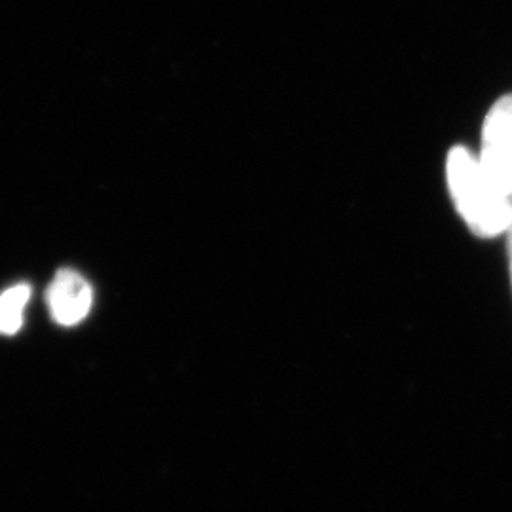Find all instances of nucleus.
Returning <instances> with one entry per match:
<instances>
[{
  "instance_id": "obj_1",
  "label": "nucleus",
  "mask_w": 512,
  "mask_h": 512,
  "mask_svg": "<svg viewBox=\"0 0 512 512\" xmlns=\"http://www.w3.org/2000/svg\"><path fill=\"white\" fill-rule=\"evenodd\" d=\"M446 177L459 215L476 236L495 238L509 232L512 198L490 179L469 148L454 147L450 150Z\"/></svg>"
},
{
  "instance_id": "obj_2",
  "label": "nucleus",
  "mask_w": 512,
  "mask_h": 512,
  "mask_svg": "<svg viewBox=\"0 0 512 512\" xmlns=\"http://www.w3.org/2000/svg\"><path fill=\"white\" fill-rule=\"evenodd\" d=\"M478 160L490 179L512 198V95L501 97L488 112Z\"/></svg>"
},
{
  "instance_id": "obj_3",
  "label": "nucleus",
  "mask_w": 512,
  "mask_h": 512,
  "mask_svg": "<svg viewBox=\"0 0 512 512\" xmlns=\"http://www.w3.org/2000/svg\"><path fill=\"white\" fill-rule=\"evenodd\" d=\"M46 304L57 325L74 327L92 310V287L78 272L59 270L48 287Z\"/></svg>"
},
{
  "instance_id": "obj_4",
  "label": "nucleus",
  "mask_w": 512,
  "mask_h": 512,
  "mask_svg": "<svg viewBox=\"0 0 512 512\" xmlns=\"http://www.w3.org/2000/svg\"><path fill=\"white\" fill-rule=\"evenodd\" d=\"M31 298V287L19 283L0 296V334L12 336L23 325V313Z\"/></svg>"
},
{
  "instance_id": "obj_5",
  "label": "nucleus",
  "mask_w": 512,
  "mask_h": 512,
  "mask_svg": "<svg viewBox=\"0 0 512 512\" xmlns=\"http://www.w3.org/2000/svg\"><path fill=\"white\" fill-rule=\"evenodd\" d=\"M509 239H511V241H509V243H511V255H512V215H511V224H509Z\"/></svg>"
}]
</instances>
